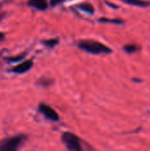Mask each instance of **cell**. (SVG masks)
<instances>
[{
    "label": "cell",
    "instance_id": "obj_1",
    "mask_svg": "<svg viewBox=\"0 0 150 151\" xmlns=\"http://www.w3.org/2000/svg\"><path fill=\"white\" fill-rule=\"evenodd\" d=\"M79 47L91 54H109L111 53V50L104 45L103 43L95 42V41H82L79 43Z\"/></svg>",
    "mask_w": 150,
    "mask_h": 151
},
{
    "label": "cell",
    "instance_id": "obj_2",
    "mask_svg": "<svg viewBox=\"0 0 150 151\" xmlns=\"http://www.w3.org/2000/svg\"><path fill=\"white\" fill-rule=\"evenodd\" d=\"M62 141L65 144L68 150L72 151L81 150L80 142L77 135L70 132H65L62 135Z\"/></svg>",
    "mask_w": 150,
    "mask_h": 151
},
{
    "label": "cell",
    "instance_id": "obj_3",
    "mask_svg": "<svg viewBox=\"0 0 150 151\" xmlns=\"http://www.w3.org/2000/svg\"><path fill=\"white\" fill-rule=\"evenodd\" d=\"M24 140V136H13L7 141H5L0 147L1 151H14L16 150Z\"/></svg>",
    "mask_w": 150,
    "mask_h": 151
},
{
    "label": "cell",
    "instance_id": "obj_4",
    "mask_svg": "<svg viewBox=\"0 0 150 151\" xmlns=\"http://www.w3.org/2000/svg\"><path fill=\"white\" fill-rule=\"evenodd\" d=\"M39 111L41 113H42L45 116V118H47L50 120L57 121L59 119L58 114L49 105H46L44 104H41L39 106Z\"/></svg>",
    "mask_w": 150,
    "mask_h": 151
},
{
    "label": "cell",
    "instance_id": "obj_5",
    "mask_svg": "<svg viewBox=\"0 0 150 151\" xmlns=\"http://www.w3.org/2000/svg\"><path fill=\"white\" fill-rule=\"evenodd\" d=\"M33 66V61L32 60H26L24 62H22L21 64L18 65L17 66H15L12 69V72L16 73H24L27 71H29Z\"/></svg>",
    "mask_w": 150,
    "mask_h": 151
},
{
    "label": "cell",
    "instance_id": "obj_6",
    "mask_svg": "<svg viewBox=\"0 0 150 151\" xmlns=\"http://www.w3.org/2000/svg\"><path fill=\"white\" fill-rule=\"evenodd\" d=\"M28 5L40 11H44L48 7V2L47 0H29Z\"/></svg>",
    "mask_w": 150,
    "mask_h": 151
},
{
    "label": "cell",
    "instance_id": "obj_7",
    "mask_svg": "<svg viewBox=\"0 0 150 151\" xmlns=\"http://www.w3.org/2000/svg\"><path fill=\"white\" fill-rule=\"evenodd\" d=\"M121 1L125 2L127 4L138 6V7H147L150 5V2L144 1V0H121Z\"/></svg>",
    "mask_w": 150,
    "mask_h": 151
},
{
    "label": "cell",
    "instance_id": "obj_8",
    "mask_svg": "<svg viewBox=\"0 0 150 151\" xmlns=\"http://www.w3.org/2000/svg\"><path fill=\"white\" fill-rule=\"evenodd\" d=\"M78 7H79L81 11H83V12H87V13H89V14H93V13L95 12L94 6H93L91 4L88 3V2H84V3L80 4L78 5Z\"/></svg>",
    "mask_w": 150,
    "mask_h": 151
},
{
    "label": "cell",
    "instance_id": "obj_9",
    "mask_svg": "<svg viewBox=\"0 0 150 151\" xmlns=\"http://www.w3.org/2000/svg\"><path fill=\"white\" fill-rule=\"evenodd\" d=\"M43 43L48 46V47H54L58 43V39L54 38V39H50V40H46L43 42Z\"/></svg>",
    "mask_w": 150,
    "mask_h": 151
},
{
    "label": "cell",
    "instance_id": "obj_10",
    "mask_svg": "<svg viewBox=\"0 0 150 151\" xmlns=\"http://www.w3.org/2000/svg\"><path fill=\"white\" fill-rule=\"evenodd\" d=\"M124 50H125L126 52H128V53H132V52H134L135 50H137L138 48H137L135 45H133V44H128V45H126V46L124 48Z\"/></svg>",
    "mask_w": 150,
    "mask_h": 151
},
{
    "label": "cell",
    "instance_id": "obj_11",
    "mask_svg": "<svg viewBox=\"0 0 150 151\" xmlns=\"http://www.w3.org/2000/svg\"><path fill=\"white\" fill-rule=\"evenodd\" d=\"M24 58V56H19V57H16V58H9L10 60V62H14V61H19V59H21V58Z\"/></svg>",
    "mask_w": 150,
    "mask_h": 151
},
{
    "label": "cell",
    "instance_id": "obj_12",
    "mask_svg": "<svg viewBox=\"0 0 150 151\" xmlns=\"http://www.w3.org/2000/svg\"><path fill=\"white\" fill-rule=\"evenodd\" d=\"M64 0H51L50 1V4L51 5H56V4H60L61 2H63Z\"/></svg>",
    "mask_w": 150,
    "mask_h": 151
},
{
    "label": "cell",
    "instance_id": "obj_13",
    "mask_svg": "<svg viewBox=\"0 0 150 151\" xmlns=\"http://www.w3.org/2000/svg\"><path fill=\"white\" fill-rule=\"evenodd\" d=\"M100 21H104V22H116V23H120L119 20H109V19H102Z\"/></svg>",
    "mask_w": 150,
    "mask_h": 151
},
{
    "label": "cell",
    "instance_id": "obj_14",
    "mask_svg": "<svg viewBox=\"0 0 150 151\" xmlns=\"http://www.w3.org/2000/svg\"><path fill=\"white\" fill-rule=\"evenodd\" d=\"M4 38V34L2 33V32H0V41H2Z\"/></svg>",
    "mask_w": 150,
    "mask_h": 151
}]
</instances>
